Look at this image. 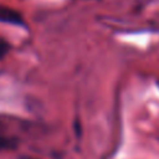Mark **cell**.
<instances>
[{
    "instance_id": "2",
    "label": "cell",
    "mask_w": 159,
    "mask_h": 159,
    "mask_svg": "<svg viewBox=\"0 0 159 159\" xmlns=\"http://www.w3.org/2000/svg\"><path fill=\"white\" fill-rule=\"evenodd\" d=\"M7 52V43L5 41H1L0 40V58Z\"/></svg>"
},
{
    "instance_id": "1",
    "label": "cell",
    "mask_w": 159,
    "mask_h": 159,
    "mask_svg": "<svg viewBox=\"0 0 159 159\" xmlns=\"http://www.w3.org/2000/svg\"><path fill=\"white\" fill-rule=\"evenodd\" d=\"M0 22L11 25H24V19L17 10L10 6L0 5Z\"/></svg>"
}]
</instances>
